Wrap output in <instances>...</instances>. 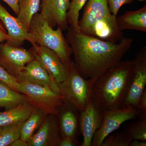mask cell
Masks as SVG:
<instances>
[{
	"mask_svg": "<svg viewBox=\"0 0 146 146\" xmlns=\"http://www.w3.org/2000/svg\"><path fill=\"white\" fill-rule=\"evenodd\" d=\"M133 0H107L110 11L112 15L117 17L120 8L126 4H130Z\"/></svg>",
	"mask_w": 146,
	"mask_h": 146,
	"instance_id": "4316f807",
	"label": "cell"
},
{
	"mask_svg": "<svg viewBox=\"0 0 146 146\" xmlns=\"http://www.w3.org/2000/svg\"><path fill=\"white\" fill-rule=\"evenodd\" d=\"M23 122L0 127V146H10L14 141L20 138Z\"/></svg>",
	"mask_w": 146,
	"mask_h": 146,
	"instance_id": "7402d4cb",
	"label": "cell"
},
{
	"mask_svg": "<svg viewBox=\"0 0 146 146\" xmlns=\"http://www.w3.org/2000/svg\"><path fill=\"white\" fill-rule=\"evenodd\" d=\"M146 141L133 140L131 143L130 146H146Z\"/></svg>",
	"mask_w": 146,
	"mask_h": 146,
	"instance_id": "d6a6232c",
	"label": "cell"
},
{
	"mask_svg": "<svg viewBox=\"0 0 146 146\" xmlns=\"http://www.w3.org/2000/svg\"><path fill=\"white\" fill-rule=\"evenodd\" d=\"M35 58L33 48L27 50L8 44H0V64L16 77L26 65Z\"/></svg>",
	"mask_w": 146,
	"mask_h": 146,
	"instance_id": "9c48e42d",
	"label": "cell"
},
{
	"mask_svg": "<svg viewBox=\"0 0 146 146\" xmlns=\"http://www.w3.org/2000/svg\"><path fill=\"white\" fill-rule=\"evenodd\" d=\"M16 78L19 82L47 86L60 94L58 84L50 76L41 61L35 57L20 71Z\"/></svg>",
	"mask_w": 146,
	"mask_h": 146,
	"instance_id": "30bf717a",
	"label": "cell"
},
{
	"mask_svg": "<svg viewBox=\"0 0 146 146\" xmlns=\"http://www.w3.org/2000/svg\"><path fill=\"white\" fill-rule=\"evenodd\" d=\"M70 4V0H41L40 13L53 28L57 26L63 31L67 30L69 26L67 15Z\"/></svg>",
	"mask_w": 146,
	"mask_h": 146,
	"instance_id": "7c38bea8",
	"label": "cell"
},
{
	"mask_svg": "<svg viewBox=\"0 0 146 146\" xmlns=\"http://www.w3.org/2000/svg\"><path fill=\"white\" fill-rule=\"evenodd\" d=\"M140 1H145L146 0H138Z\"/></svg>",
	"mask_w": 146,
	"mask_h": 146,
	"instance_id": "e575fe53",
	"label": "cell"
},
{
	"mask_svg": "<svg viewBox=\"0 0 146 146\" xmlns=\"http://www.w3.org/2000/svg\"><path fill=\"white\" fill-rule=\"evenodd\" d=\"M11 146H28L27 142L23 141L21 138L17 139L11 145Z\"/></svg>",
	"mask_w": 146,
	"mask_h": 146,
	"instance_id": "1f68e13d",
	"label": "cell"
},
{
	"mask_svg": "<svg viewBox=\"0 0 146 146\" xmlns=\"http://www.w3.org/2000/svg\"><path fill=\"white\" fill-rule=\"evenodd\" d=\"M118 28L121 31L132 30L146 31V5L137 10L127 11L116 18Z\"/></svg>",
	"mask_w": 146,
	"mask_h": 146,
	"instance_id": "e0dca14e",
	"label": "cell"
},
{
	"mask_svg": "<svg viewBox=\"0 0 146 146\" xmlns=\"http://www.w3.org/2000/svg\"><path fill=\"white\" fill-rule=\"evenodd\" d=\"M35 108L27 102L4 112L0 111V127L23 122Z\"/></svg>",
	"mask_w": 146,
	"mask_h": 146,
	"instance_id": "ac0fdd59",
	"label": "cell"
},
{
	"mask_svg": "<svg viewBox=\"0 0 146 146\" xmlns=\"http://www.w3.org/2000/svg\"><path fill=\"white\" fill-rule=\"evenodd\" d=\"M60 107L62 110L58 108V111L61 112H58L57 115H60L58 128L62 138H69L78 142V137L80 133V111L67 103L63 102Z\"/></svg>",
	"mask_w": 146,
	"mask_h": 146,
	"instance_id": "5bb4252c",
	"label": "cell"
},
{
	"mask_svg": "<svg viewBox=\"0 0 146 146\" xmlns=\"http://www.w3.org/2000/svg\"><path fill=\"white\" fill-rule=\"evenodd\" d=\"M63 31L59 27L54 29L44 17L38 13L32 19L28 32L33 37L35 44L54 51L68 67L71 61L72 51Z\"/></svg>",
	"mask_w": 146,
	"mask_h": 146,
	"instance_id": "277c9868",
	"label": "cell"
},
{
	"mask_svg": "<svg viewBox=\"0 0 146 146\" xmlns=\"http://www.w3.org/2000/svg\"><path fill=\"white\" fill-rule=\"evenodd\" d=\"M6 3L9 7L12 9L16 15L19 13V0H2Z\"/></svg>",
	"mask_w": 146,
	"mask_h": 146,
	"instance_id": "f1b7e54d",
	"label": "cell"
},
{
	"mask_svg": "<svg viewBox=\"0 0 146 146\" xmlns=\"http://www.w3.org/2000/svg\"><path fill=\"white\" fill-rule=\"evenodd\" d=\"M132 139L125 131L108 135L104 140L101 146H130Z\"/></svg>",
	"mask_w": 146,
	"mask_h": 146,
	"instance_id": "d4e9b609",
	"label": "cell"
},
{
	"mask_svg": "<svg viewBox=\"0 0 146 146\" xmlns=\"http://www.w3.org/2000/svg\"><path fill=\"white\" fill-rule=\"evenodd\" d=\"M0 29H1L3 31L5 32V29L4 28L3 26L1 24V23H0Z\"/></svg>",
	"mask_w": 146,
	"mask_h": 146,
	"instance_id": "836d02e7",
	"label": "cell"
},
{
	"mask_svg": "<svg viewBox=\"0 0 146 146\" xmlns=\"http://www.w3.org/2000/svg\"><path fill=\"white\" fill-rule=\"evenodd\" d=\"M103 115L91 100L87 107L81 111L80 117V133L83 136L82 146H91L95 133L102 125Z\"/></svg>",
	"mask_w": 146,
	"mask_h": 146,
	"instance_id": "4fadbf2b",
	"label": "cell"
},
{
	"mask_svg": "<svg viewBox=\"0 0 146 146\" xmlns=\"http://www.w3.org/2000/svg\"><path fill=\"white\" fill-rule=\"evenodd\" d=\"M88 0H71L67 13V19L68 25L73 31H79L78 27L80 12Z\"/></svg>",
	"mask_w": 146,
	"mask_h": 146,
	"instance_id": "603a6c76",
	"label": "cell"
},
{
	"mask_svg": "<svg viewBox=\"0 0 146 146\" xmlns=\"http://www.w3.org/2000/svg\"><path fill=\"white\" fill-rule=\"evenodd\" d=\"M0 20L4 25L8 31L11 41L8 44L16 46H20L25 41L29 42L33 46L36 44L33 37L27 31L20 23L17 17L10 14L0 3Z\"/></svg>",
	"mask_w": 146,
	"mask_h": 146,
	"instance_id": "9a60e30c",
	"label": "cell"
},
{
	"mask_svg": "<svg viewBox=\"0 0 146 146\" xmlns=\"http://www.w3.org/2000/svg\"><path fill=\"white\" fill-rule=\"evenodd\" d=\"M27 102V98L24 94L14 91L0 81V108L7 110Z\"/></svg>",
	"mask_w": 146,
	"mask_h": 146,
	"instance_id": "ffe728a7",
	"label": "cell"
},
{
	"mask_svg": "<svg viewBox=\"0 0 146 146\" xmlns=\"http://www.w3.org/2000/svg\"><path fill=\"white\" fill-rule=\"evenodd\" d=\"M54 117L45 119L36 132L27 141L29 146L59 145L61 138Z\"/></svg>",
	"mask_w": 146,
	"mask_h": 146,
	"instance_id": "2e32d148",
	"label": "cell"
},
{
	"mask_svg": "<svg viewBox=\"0 0 146 146\" xmlns=\"http://www.w3.org/2000/svg\"><path fill=\"white\" fill-rule=\"evenodd\" d=\"M84 7L78 21L80 32L110 42H118L123 37L117 17L110 11L107 0H88Z\"/></svg>",
	"mask_w": 146,
	"mask_h": 146,
	"instance_id": "3957f363",
	"label": "cell"
},
{
	"mask_svg": "<svg viewBox=\"0 0 146 146\" xmlns=\"http://www.w3.org/2000/svg\"><path fill=\"white\" fill-rule=\"evenodd\" d=\"M0 81L2 82L17 92L21 93V84L14 76L11 75L0 64Z\"/></svg>",
	"mask_w": 146,
	"mask_h": 146,
	"instance_id": "484cf974",
	"label": "cell"
},
{
	"mask_svg": "<svg viewBox=\"0 0 146 146\" xmlns=\"http://www.w3.org/2000/svg\"><path fill=\"white\" fill-rule=\"evenodd\" d=\"M78 142H77L67 138H61L59 143V145L60 146H75L78 145Z\"/></svg>",
	"mask_w": 146,
	"mask_h": 146,
	"instance_id": "f546056e",
	"label": "cell"
},
{
	"mask_svg": "<svg viewBox=\"0 0 146 146\" xmlns=\"http://www.w3.org/2000/svg\"><path fill=\"white\" fill-rule=\"evenodd\" d=\"M67 30L66 39L76 68L86 79L98 78L119 63L133 42L132 38L125 37L118 42H107L74 31L70 27Z\"/></svg>",
	"mask_w": 146,
	"mask_h": 146,
	"instance_id": "6da1fadb",
	"label": "cell"
},
{
	"mask_svg": "<svg viewBox=\"0 0 146 146\" xmlns=\"http://www.w3.org/2000/svg\"><path fill=\"white\" fill-rule=\"evenodd\" d=\"M102 125L95 133L91 146H101L105 138L117 130L123 123L138 117L136 108L130 106L102 112Z\"/></svg>",
	"mask_w": 146,
	"mask_h": 146,
	"instance_id": "52a82bcc",
	"label": "cell"
},
{
	"mask_svg": "<svg viewBox=\"0 0 146 146\" xmlns=\"http://www.w3.org/2000/svg\"><path fill=\"white\" fill-rule=\"evenodd\" d=\"M35 57L43 64L50 76L58 83L63 82L68 74V67L52 50L36 44L33 46Z\"/></svg>",
	"mask_w": 146,
	"mask_h": 146,
	"instance_id": "8fae6325",
	"label": "cell"
},
{
	"mask_svg": "<svg viewBox=\"0 0 146 146\" xmlns=\"http://www.w3.org/2000/svg\"><path fill=\"white\" fill-rule=\"evenodd\" d=\"M128 125L125 131L132 140L146 141V118H139Z\"/></svg>",
	"mask_w": 146,
	"mask_h": 146,
	"instance_id": "cb8c5ba5",
	"label": "cell"
},
{
	"mask_svg": "<svg viewBox=\"0 0 146 146\" xmlns=\"http://www.w3.org/2000/svg\"><path fill=\"white\" fill-rule=\"evenodd\" d=\"M11 41L10 36L7 34L5 31H3L0 29V43H2L5 41L9 42Z\"/></svg>",
	"mask_w": 146,
	"mask_h": 146,
	"instance_id": "4dcf8cb0",
	"label": "cell"
},
{
	"mask_svg": "<svg viewBox=\"0 0 146 146\" xmlns=\"http://www.w3.org/2000/svg\"><path fill=\"white\" fill-rule=\"evenodd\" d=\"M21 93L26 96L28 101L47 115H57L58 108L63 104L61 95L49 87L25 82H19Z\"/></svg>",
	"mask_w": 146,
	"mask_h": 146,
	"instance_id": "8992f818",
	"label": "cell"
},
{
	"mask_svg": "<svg viewBox=\"0 0 146 146\" xmlns=\"http://www.w3.org/2000/svg\"><path fill=\"white\" fill-rule=\"evenodd\" d=\"M136 109L138 113V117L146 118V90L140 97Z\"/></svg>",
	"mask_w": 146,
	"mask_h": 146,
	"instance_id": "83f0119b",
	"label": "cell"
},
{
	"mask_svg": "<svg viewBox=\"0 0 146 146\" xmlns=\"http://www.w3.org/2000/svg\"><path fill=\"white\" fill-rule=\"evenodd\" d=\"M146 84V46H143L132 60L131 84L124 107L130 106L136 108Z\"/></svg>",
	"mask_w": 146,
	"mask_h": 146,
	"instance_id": "ba28073f",
	"label": "cell"
},
{
	"mask_svg": "<svg viewBox=\"0 0 146 146\" xmlns=\"http://www.w3.org/2000/svg\"><path fill=\"white\" fill-rule=\"evenodd\" d=\"M97 78L86 79L79 73L74 61L68 66V74L63 82L58 84L63 102L78 110H84L91 100L93 84Z\"/></svg>",
	"mask_w": 146,
	"mask_h": 146,
	"instance_id": "5b68a950",
	"label": "cell"
},
{
	"mask_svg": "<svg viewBox=\"0 0 146 146\" xmlns=\"http://www.w3.org/2000/svg\"><path fill=\"white\" fill-rule=\"evenodd\" d=\"M132 60L121 61L97 78L91 101L99 112L124 107L131 81Z\"/></svg>",
	"mask_w": 146,
	"mask_h": 146,
	"instance_id": "7a4b0ae2",
	"label": "cell"
},
{
	"mask_svg": "<svg viewBox=\"0 0 146 146\" xmlns=\"http://www.w3.org/2000/svg\"><path fill=\"white\" fill-rule=\"evenodd\" d=\"M47 115L42 110L35 108L29 117L23 123L20 138L23 141L27 142L38 130Z\"/></svg>",
	"mask_w": 146,
	"mask_h": 146,
	"instance_id": "d6986e66",
	"label": "cell"
},
{
	"mask_svg": "<svg viewBox=\"0 0 146 146\" xmlns=\"http://www.w3.org/2000/svg\"><path fill=\"white\" fill-rule=\"evenodd\" d=\"M41 0H19L17 18L27 31L33 16L40 10Z\"/></svg>",
	"mask_w": 146,
	"mask_h": 146,
	"instance_id": "44dd1931",
	"label": "cell"
}]
</instances>
